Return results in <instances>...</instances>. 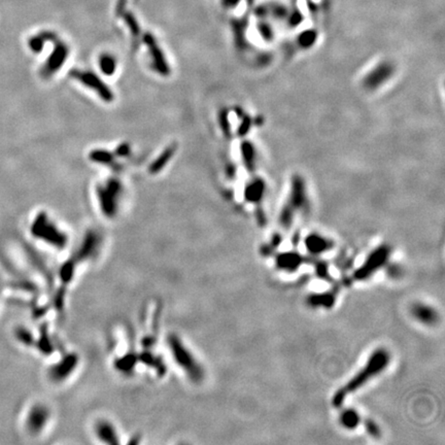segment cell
<instances>
[{
  "label": "cell",
  "instance_id": "obj_1",
  "mask_svg": "<svg viewBox=\"0 0 445 445\" xmlns=\"http://www.w3.org/2000/svg\"><path fill=\"white\" fill-rule=\"evenodd\" d=\"M390 363V353L384 349L375 351L368 359L364 367L346 382L341 389L334 394L332 403L335 407H339L343 404L345 399L355 392L362 389L378 374L383 372Z\"/></svg>",
  "mask_w": 445,
  "mask_h": 445
},
{
  "label": "cell",
  "instance_id": "obj_2",
  "mask_svg": "<svg viewBox=\"0 0 445 445\" xmlns=\"http://www.w3.org/2000/svg\"><path fill=\"white\" fill-rule=\"evenodd\" d=\"M121 194L122 185L117 180H110L105 185L97 187L98 201L106 216H114L117 213Z\"/></svg>",
  "mask_w": 445,
  "mask_h": 445
},
{
  "label": "cell",
  "instance_id": "obj_3",
  "mask_svg": "<svg viewBox=\"0 0 445 445\" xmlns=\"http://www.w3.org/2000/svg\"><path fill=\"white\" fill-rule=\"evenodd\" d=\"M72 76H74L77 81H80L84 84L87 88L91 89L93 92H95L98 96L102 98V100L106 102H111L114 98V95L111 91V89L108 88L102 81L100 77H98L94 72L90 71H72Z\"/></svg>",
  "mask_w": 445,
  "mask_h": 445
},
{
  "label": "cell",
  "instance_id": "obj_4",
  "mask_svg": "<svg viewBox=\"0 0 445 445\" xmlns=\"http://www.w3.org/2000/svg\"><path fill=\"white\" fill-rule=\"evenodd\" d=\"M389 255L390 250L387 246H380L379 249L375 250L355 273V278L358 280L368 279L370 275H372L377 269L381 268L384 263L388 261Z\"/></svg>",
  "mask_w": 445,
  "mask_h": 445
},
{
  "label": "cell",
  "instance_id": "obj_5",
  "mask_svg": "<svg viewBox=\"0 0 445 445\" xmlns=\"http://www.w3.org/2000/svg\"><path fill=\"white\" fill-rule=\"evenodd\" d=\"M67 56H68L67 46L61 42L57 43L56 46L54 47V49H53L51 56L48 57V59L47 60L46 64L43 68V70H42L43 75L47 76V77L53 75L56 71H58L59 69L63 66L64 62L67 59Z\"/></svg>",
  "mask_w": 445,
  "mask_h": 445
},
{
  "label": "cell",
  "instance_id": "obj_6",
  "mask_svg": "<svg viewBox=\"0 0 445 445\" xmlns=\"http://www.w3.org/2000/svg\"><path fill=\"white\" fill-rule=\"evenodd\" d=\"M414 318L424 325H434L438 320V314L431 306L426 304H415L412 308Z\"/></svg>",
  "mask_w": 445,
  "mask_h": 445
},
{
  "label": "cell",
  "instance_id": "obj_7",
  "mask_svg": "<svg viewBox=\"0 0 445 445\" xmlns=\"http://www.w3.org/2000/svg\"><path fill=\"white\" fill-rule=\"evenodd\" d=\"M306 249L311 254H321L331 249V242L320 235H310L305 241Z\"/></svg>",
  "mask_w": 445,
  "mask_h": 445
},
{
  "label": "cell",
  "instance_id": "obj_8",
  "mask_svg": "<svg viewBox=\"0 0 445 445\" xmlns=\"http://www.w3.org/2000/svg\"><path fill=\"white\" fill-rule=\"evenodd\" d=\"M146 44H147V47H150V48L153 49V52H152V57H153L152 61H153V65H154V67L156 69V71H159L162 74L167 73L168 71H169V68H168V64H167L165 59L163 58L162 52L160 51L159 47L156 46V44L154 43V41H152L151 38L148 39V41L146 42Z\"/></svg>",
  "mask_w": 445,
  "mask_h": 445
},
{
  "label": "cell",
  "instance_id": "obj_9",
  "mask_svg": "<svg viewBox=\"0 0 445 445\" xmlns=\"http://www.w3.org/2000/svg\"><path fill=\"white\" fill-rule=\"evenodd\" d=\"M391 73H392V70L389 65H380L379 68L374 69L372 73L370 72V74L367 76V78H366V84H367L370 88L377 87V86H379L380 82L389 78Z\"/></svg>",
  "mask_w": 445,
  "mask_h": 445
},
{
  "label": "cell",
  "instance_id": "obj_10",
  "mask_svg": "<svg viewBox=\"0 0 445 445\" xmlns=\"http://www.w3.org/2000/svg\"><path fill=\"white\" fill-rule=\"evenodd\" d=\"M340 421H341V423L343 424V427L351 430L357 427L360 423V417H359L358 412L355 410L348 409V410L343 411Z\"/></svg>",
  "mask_w": 445,
  "mask_h": 445
},
{
  "label": "cell",
  "instance_id": "obj_11",
  "mask_svg": "<svg viewBox=\"0 0 445 445\" xmlns=\"http://www.w3.org/2000/svg\"><path fill=\"white\" fill-rule=\"evenodd\" d=\"M279 266L281 268L284 269H293L298 267L300 264V258L298 255L295 254H288V255H283L280 257V259L278 261Z\"/></svg>",
  "mask_w": 445,
  "mask_h": 445
},
{
  "label": "cell",
  "instance_id": "obj_12",
  "mask_svg": "<svg viewBox=\"0 0 445 445\" xmlns=\"http://www.w3.org/2000/svg\"><path fill=\"white\" fill-rule=\"evenodd\" d=\"M174 151H175L174 146L173 147L172 146L168 147L167 150L164 151L160 155V157L158 158V159L153 163V165L151 167V171H159V170H161L162 168L168 163V161L171 159V157H172Z\"/></svg>",
  "mask_w": 445,
  "mask_h": 445
},
{
  "label": "cell",
  "instance_id": "obj_13",
  "mask_svg": "<svg viewBox=\"0 0 445 445\" xmlns=\"http://www.w3.org/2000/svg\"><path fill=\"white\" fill-rule=\"evenodd\" d=\"M100 69L103 73L106 75H113L117 68V61L113 56L110 55H103L100 57Z\"/></svg>",
  "mask_w": 445,
  "mask_h": 445
},
{
  "label": "cell",
  "instance_id": "obj_14",
  "mask_svg": "<svg viewBox=\"0 0 445 445\" xmlns=\"http://www.w3.org/2000/svg\"><path fill=\"white\" fill-rule=\"evenodd\" d=\"M262 187H259L258 185H252L246 189V199L250 201H258L262 195V191L260 190Z\"/></svg>",
  "mask_w": 445,
  "mask_h": 445
},
{
  "label": "cell",
  "instance_id": "obj_15",
  "mask_svg": "<svg viewBox=\"0 0 445 445\" xmlns=\"http://www.w3.org/2000/svg\"><path fill=\"white\" fill-rule=\"evenodd\" d=\"M316 33L313 30H307L300 35V43L303 46H310L315 41Z\"/></svg>",
  "mask_w": 445,
  "mask_h": 445
},
{
  "label": "cell",
  "instance_id": "obj_16",
  "mask_svg": "<svg viewBox=\"0 0 445 445\" xmlns=\"http://www.w3.org/2000/svg\"><path fill=\"white\" fill-rule=\"evenodd\" d=\"M366 426H367V430L370 434L374 435V436H378L379 430L376 428V426H375L372 422H369L367 424H366Z\"/></svg>",
  "mask_w": 445,
  "mask_h": 445
},
{
  "label": "cell",
  "instance_id": "obj_17",
  "mask_svg": "<svg viewBox=\"0 0 445 445\" xmlns=\"http://www.w3.org/2000/svg\"><path fill=\"white\" fill-rule=\"evenodd\" d=\"M239 1L240 0H223V3L227 7H234Z\"/></svg>",
  "mask_w": 445,
  "mask_h": 445
}]
</instances>
